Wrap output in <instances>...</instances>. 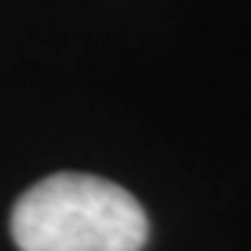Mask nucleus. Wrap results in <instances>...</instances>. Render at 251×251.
Masks as SVG:
<instances>
[{
	"instance_id": "f257e3e1",
	"label": "nucleus",
	"mask_w": 251,
	"mask_h": 251,
	"mask_svg": "<svg viewBox=\"0 0 251 251\" xmlns=\"http://www.w3.org/2000/svg\"><path fill=\"white\" fill-rule=\"evenodd\" d=\"M10 232L20 251H140L150 225L124 186L88 173H56L17 199Z\"/></svg>"
}]
</instances>
